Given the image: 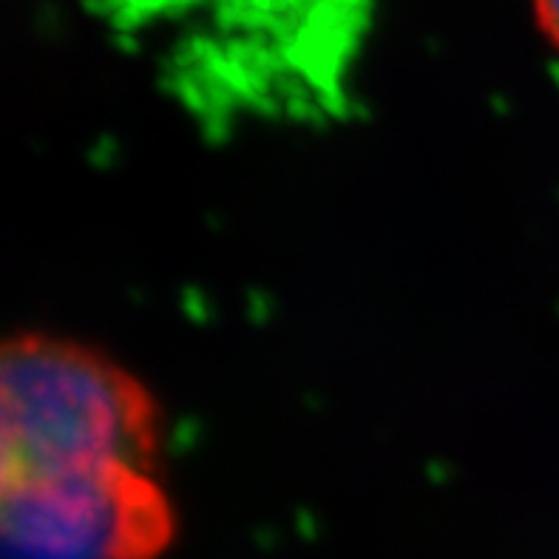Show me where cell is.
I'll list each match as a JSON object with an SVG mask.
<instances>
[{"label": "cell", "instance_id": "2", "mask_svg": "<svg viewBox=\"0 0 559 559\" xmlns=\"http://www.w3.org/2000/svg\"><path fill=\"white\" fill-rule=\"evenodd\" d=\"M532 7L537 28L559 55V0H532Z\"/></svg>", "mask_w": 559, "mask_h": 559}, {"label": "cell", "instance_id": "1", "mask_svg": "<svg viewBox=\"0 0 559 559\" xmlns=\"http://www.w3.org/2000/svg\"><path fill=\"white\" fill-rule=\"evenodd\" d=\"M163 415L131 369L83 341L0 338V546L154 559L174 537Z\"/></svg>", "mask_w": 559, "mask_h": 559}]
</instances>
